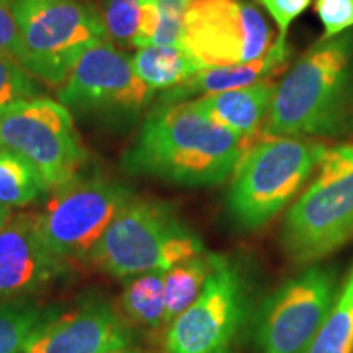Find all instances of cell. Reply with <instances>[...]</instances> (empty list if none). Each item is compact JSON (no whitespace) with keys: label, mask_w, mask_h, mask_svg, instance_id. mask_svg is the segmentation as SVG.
I'll use <instances>...</instances> for the list:
<instances>
[{"label":"cell","mask_w":353,"mask_h":353,"mask_svg":"<svg viewBox=\"0 0 353 353\" xmlns=\"http://www.w3.org/2000/svg\"><path fill=\"white\" fill-rule=\"evenodd\" d=\"M250 145L206 117L192 100L159 103L123 156V167L132 175L182 187H211L234 174Z\"/></svg>","instance_id":"obj_1"},{"label":"cell","mask_w":353,"mask_h":353,"mask_svg":"<svg viewBox=\"0 0 353 353\" xmlns=\"http://www.w3.org/2000/svg\"><path fill=\"white\" fill-rule=\"evenodd\" d=\"M353 128V32L322 38L278 82L262 138H332Z\"/></svg>","instance_id":"obj_2"},{"label":"cell","mask_w":353,"mask_h":353,"mask_svg":"<svg viewBox=\"0 0 353 353\" xmlns=\"http://www.w3.org/2000/svg\"><path fill=\"white\" fill-rule=\"evenodd\" d=\"M205 252L201 239L169 205L131 196L88 262L117 278L167 272Z\"/></svg>","instance_id":"obj_3"},{"label":"cell","mask_w":353,"mask_h":353,"mask_svg":"<svg viewBox=\"0 0 353 353\" xmlns=\"http://www.w3.org/2000/svg\"><path fill=\"white\" fill-rule=\"evenodd\" d=\"M325 148L304 138H260L232 174L228 211L237 226H265L301 192L321 164Z\"/></svg>","instance_id":"obj_4"},{"label":"cell","mask_w":353,"mask_h":353,"mask_svg":"<svg viewBox=\"0 0 353 353\" xmlns=\"http://www.w3.org/2000/svg\"><path fill=\"white\" fill-rule=\"evenodd\" d=\"M353 237V144L325 151L317 174L285 216L281 245L296 263L319 262Z\"/></svg>","instance_id":"obj_5"},{"label":"cell","mask_w":353,"mask_h":353,"mask_svg":"<svg viewBox=\"0 0 353 353\" xmlns=\"http://www.w3.org/2000/svg\"><path fill=\"white\" fill-rule=\"evenodd\" d=\"M17 59L39 81L61 85L92 46L107 39L100 13L85 0H12Z\"/></svg>","instance_id":"obj_6"},{"label":"cell","mask_w":353,"mask_h":353,"mask_svg":"<svg viewBox=\"0 0 353 353\" xmlns=\"http://www.w3.org/2000/svg\"><path fill=\"white\" fill-rule=\"evenodd\" d=\"M0 145L26 159L48 190L76 179L88 157L72 113L41 95L0 110Z\"/></svg>","instance_id":"obj_7"},{"label":"cell","mask_w":353,"mask_h":353,"mask_svg":"<svg viewBox=\"0 0 353 353\" xmlns=\"http://www.w3.org/2000/svg\"><path fill=\"white\" fill-rule=\"evenodd\" d=\"M131 196L130 188L114 180L76 176L52 190L38 213L44 242L61 260L88 259Z\"/></svg>","instance_id":"obj_8"},{"label":"cell","mask_w":353,"mask_h":353,"mask_svg":"<svg viewBox=\"0 0 353 353\" xmlns=\"http://www.w3.org/2000/svg\"><path fill=\"white\" fill-rule=\"evenodd\" d=\"M339 294L337 273L311 265L280 286L260 309L255 343L260 353H306Z\"/></svg>","instance_id":"obj_9"},{"label":"cell","mask_w":353,"mask_h":353,"mask_svg":"<svg viewBox=\"0 0 353 353\" xmlns=\"http://www.w3.org/2000/svg\"><path fill=\"white\" fill-rule=\"evenodd\" d=\"M154 95L136 74L131 57L108 39L83 52L57 94L70 113L112 120L138 117Z\"/></svg>","instance_id":"obj_10"},{"label":"cell","mask_w":353,"mask_h":353,"mask_svg":"<svg viewBox=\"0 0 353 353\" xmlns=\"http://www.w3.org/2000/svg\"><path fill=\"white\" fill-rule=\"evenodd\" d=\"M272 30L250 0H190L183 48L205 68L250 63L272 48Z\"/></svg>","instance_id":"obj_11"},{"label":"cell","mask_w":353,"mask_h":353,"mask_svg":"<svg viewBox=\"0 0 353 353\" xmlns=\"http://www.w3.org/2000/svg\"><path fill=\"white\" fill-rule=\"evenodd\" d=\"M247 309L241 273L216 255L211 275L187 311L169 325V353H229Z\"/></svg>","instance_id":"obj_12"},{"label":"cell","mask_w":353,"mask_h":353,"mask_svg":"<svg viewBox=\"0 0 353 353\" xmlns=\"http://www.w3.org/2000/svg\"><path fill=\"white\" fill-rule=\"evenodd\" d=\"M130 342V330L113 307L90 301L44 322L23 353H103L126 348Z\"/></svg>","instance_id":"obj_13"},{"label":"cell","mask_w":353,"mask_h":353,"mask_svg":"<svg viewBox=\"0 0 353 353\" xmlns=\"http://www.w3.org/2000/svg\"><path fill=\"white\" fill-rule=\"evenodd\" d=\"M63 260L44 242L38 213H19L0 228V296L26 294L63 273Z\"/></svg>","instance_id":"obj_14"},{"label":"cell","mask_w":353,"mask_h":353,"mask_svg":"<svg viewBox=\"0 0 353 353\" xmlns=\"http://www.w3.org/2000/svg\"><path fill=\"white\" fill-rule=\"evenodd\" d=\"M276 85L275 79L267 77L247 87L203 95L192 101L211 120L254 144L262 138Z\"/></svg>","instance_id":"obj_15"},{"label":"cell","mask_w":353,"mask_h":353,"mask_svg":"<svg viewBox=\"0 0 353 353\" xmlns=\"http://www.w3.org/2000/svg\"><path fill=\"white\" fill-rule=\"evenodd\" d=\"M290 59L288 44L280 46L273 43L268 52L250 63L231 65H211L193 74L188 81L169 90L161 92L159 103H175V101H188L193 97H203L219 92L234 90V88L247 87L262 79L273 77L281 72Z\"/></svg>","instance_id":"obj_16"},{"label":"cell","mask_w":353,"mask_h":353,"mask_svg":"<svg viewBox=\"0 0 353 353\" xmlns=\"http://www.w3.org/2000/svg\"><path fill=\"white\" fill-rule=\"evenodd\" d=\"M141 81L154 92L169 90L188 81L205 64L183 46H144L131 57Z\"/></svg>","instance_id":"obj_17"},{"label":"cell","mask_w":353,"mask_h":353,"mask_svg":"<svg viewBox=\"0 0 353 353\" xmlns=\"http://www.w3.org/2000/svg\"><path fill=\"white\" fill-rule=\"evenodd\" d=\"M216 255L203 252L164 272L165 325L192 306L211 275Z\"/></svg>","instance_id":"obj_18"},{"label":"cell","mask_w":353,"mask_h":353,"mask_svg":"<svg viewBox=\"0 0 353 353\" xmlns=\"http://www.w3.org/2000/svg\"><path fill=\"white\" fill-rule=\"evenodd\" d=\"M121 306L132 322L157 330L165 325L164 272L131 276L123 291Z\"/></svg>","instance_id":"obj_19"},{"label":"cell","mask_w":353,"mask_h":353,"mask_svg":"<svg viewBox=\"0 0 353 353\" xmlns=\"http://www.w3.org/2000/svg\"><path fill=\"white\" fill-rule=\"evenodd\" d=\"M46 190L41 175L26 159L0 145V205L23 208Z\"/></svg>","instance_id":"obj_20"},{"label":"cell","mask_w":353,"mask_h":353,"mask_svg":"<svg viewBox=\"0 0 353 353\" xmlns=\"http://www.w3.org/2000/svg\"><path fill=\"white\" fill-rule=\"evenodd\" d=\"M306 353H353V267Z\"/></svg>","instance_id":"obj_21"},{"label":"cell","mask_w":353,"mask_h":353,"mask_svg":"<svg viewBox=\"0 0 353 353\" xmlns=\"http://www.w3.org/2000/svg\"><path fill=\"white\" fill-rule=\"evenodd\" d=\"M51 316L37 304L0 303V353H23L30 337Z\"/></svg>","instance_id":"obj_22"},{"label":"cell","mask_w":353,"mask_h":353,"mask_svg":"<svg viewBox=\"0 0 353 353\" xmlns=\"http://www.w3.org/2000/svg\"><path fill=\"white\" fill-rule=\"evenodd\" d=\"M99 13L108 41L132 46L139 28V0H101Z\"/></svg>","instance_id":"obj_23"},{"label":"cell","mask_w":353,"mask_h":353,"mask_svg":"<svg viewBox=\"0 0 353 353\" xmlns=\"http://www.w3.org/2000/svg\"><path fill=\"white\" fill-rule=\"evenodd\" d=\"M39 97V85L15 56L0 52V110Z\"/></svg>","instance_id":"obj_24"},{"label":"cell","mask_w":353,"mask_h":353,"mask_svg":"<svg viewBox=\"0 0 353 353\" xmlns=\"http://www.w3.org/2000/svg\"><path fill=\"white\" fill-rule=\"evenodd\" d=\"M159 26L151 46H183V26L190 0H152Z\"/></svg>","instance_id":"obj_25"},{"label":"cell","mask_w":353,"mask_h":353,"mask_svg":"<svg viewBox=\"0 0 353 353\" xmlns=\"http://www.w3.org/2000/svg\"><path fill=\"white\" fill-rule=\"evenodd\" d=\"M314 10L322 23V38H334L353 28V0H316Z\"/></svg>","instance_id":"obj_26"},{"label":"cell","mask_w":353,"mask_h":353,"mask_svg":"<svg viewBox=\"0 0 353 353\" xmlns=\"http://www.w3.org/2000/svg\"><path fill=\"white\" fill-rule=\"evenodd\" d=\"M265 8V12L272 17L275 21L278 34L275 43L280 46L288 44V33L291 25L299 15L306 12V8L311 6L312 0H259Z\"/></svg>","instance_id":"obj_27"},{"label":"cell","mask_w":353,"mask_h":353,"mask_svg":"<svg viewBox=\"0 0 353 353\" xmlns=\"http://www.w3.org/2000/svg\"><path fill=\"white\" fill-rule=\"evenodd\" d=\"M20 39L12 0H0V52L19 56Z\"/></svg>","instance_id":"obj_28"},{"label":"cell","mask_w":353,"mask_h":353,"mask_svg":"<svg viewBox=\"0 0 353 353\" xmlns=\"http://www.w3.org/2000/svg\"><path fill=\"white\" fill-rule=\"evenodd\" d=\"M10 218H12V210L7 208V206L0 205V228H2Z\"/></svg>","instance_id":"obj_29"},{"label":"cell","mask_w":353,"mask_h":353,"mask_svg":"<svg viewBox=\"0 0 353 353\" xmlns=\"http://www.w3.org/2000/svg\"><path fill=\"white\" fill-rule=\"evenodd\" d=\"M103 353H138V352H132L130 348H118V350H110V352H103Z\"/></svg>","instance_id":"obj_30"}]
</instances>
